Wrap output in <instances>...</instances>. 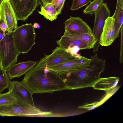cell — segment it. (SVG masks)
<instances>
[{
  "instance_id": "cell-9",
  "label": "cell",
  "mask_w": 123,
  "mask_h": 123,
  "mask_svg": "<svg viewBox=\"0 0 123 123\" xmlns=\"http://www.w3.org/2000/svg\"><path fill=\"white\" fill-rule=\"evenodd\" d=\"M57 44L72 55L78 56L80 50L91 49L87 43L64 34L56 42Z\"/></svg>"
},
{
  "instance_id": "cell-1",
  "label": "cell",
  "mask_w": 123,
  "mask_h": 123,
  "mask_svg": "<svg viewBox=\"0 0 123 123\" xmlns=\"http://www.w3.org/2000/svg\"><path fill=\"white\" fill-rule=\"evenodd\" d=\"M21 81L32 94L67 90L66 84L59 74L47 67H34L25 74Z\"/></svg>"
},
{
  "instance_id": "cell-14",
  "label": "cell",
  "mask_w": 123,
  "mask_h": 123,
  "mask_svg": "<svg viewBox=\"0 0 123 123\" xmlns=\"http://www.w3.org/2000/svg\"><path fill=\"white\" fill-rule=\"evenodd\" d=\"M115 33L114 19L112 16H110L105 21L100 37V45L108 46L111 45L115 40Z\"/></svg>"
},
{
  "instance_id": "cell-17",
  "label": "cell",
  "mask_w": 123,
  "mask_h": 123,
  "mask_svg": "<svg viewBox=\"0 0 123 123\" xmlns=\"http://www.w3.org/2000/svg\"><path fill=\"white\" fill-rule=\"evenodd\" d=\"M114 19L115 38L118 37L123 22V0H117L116 6L112 16Z\"/></svg>"
},
{
  "instance_id": "cell-28",
  "label": "cell",
  "mask_w": 123,
  "mask_h": 123,
  "mask_svg": "<svg viewBox=\"0 0 123 123\" xmlns=\"http://www.w3.org/2000/svg\"><path fill=\"white\" fill-rule=\"evenodd\" d=\"M39 1L41 4V2H42V5L44 6H45L48 4L46 0H39Z\"/></svg>"
},
{
  "instance_id": "cell-2",
  "label": "cell",
  "mask_w": 123,
  "mask_h": 123,
  "mask_svg": "<svg viewBox=\"0 0 123 123\" xmlns=\"http://www.w3.org/2000/svg\"><path fill=\"white\" fill-rule=\"evenodd\" d=\"M89 65L84 68L59 73L65 83L67 90H74L92 87L100 78L105 68V59L96 54L90 56Z\"/></svg>"
},
{
  "instance_id": "cell-21",
  "label": "cell",
  "mask_w": 123,
  "mask_h": 123,
  "mask_svg": "<svg viewBox=\"0 0 123 123\" xmlns=\"http://www.w3.org/2000/svg\"><path fill=\"white\" fill-rule=\"evenodd\" d=\"M103 2L104 0H93L83 11L84 13L92 15L97 10Z\"/></svg>"
},
{
  "instance_id": "cell-8",
  "label": "cell",
  "mask_w": 123,
  "mask_h": 123,
  "mask_svg": "<svg viewBox=\"0 0 123 123\" xmlns=\"http://www.w3.org/2000/svg\"><path fill=\"white\" fill-rule=\"evenodd\" d=\"M14 10L17 21L26 20L41 4L39 0H9Z\"/></svg>"
},
{
  "instance_id": "cell-30",
  "label": "cell",
  "mask_w": 123,
  "mask_h": 123,
  "mask_svg": "<svg viewBox=\"0 0 123 123\" xmlns=\"http://www.w3.org/2000/svg\"><path fill=\"white\" fill-rule=\"evenodd\" d=\"M59 0H53L52 3H51L54 6L56 4Z\"/></svg>"
},
{
  "instance_id": "cell-4",
  "label": "cell",
  "mask_w": 123,
  "mask_h": 123,
  "mask_svg": "<svg viewBox=\"0 0 123 123\" xmlns=\"http://www.w3.org/2000/svg\"><path fill=\"white\" fill-rule=\"evenodd\" d=\"M13 36L16 47L20 54L27 53L35 43L36 34L31 23L18 27L13 32Z\"/></svg>"
},
{
  "instance_id": "cell-15",
  "label": "cell",
  "mask_w": 123,
  "mask_h": 123,
  "mask_svg": "<svg viewBox=\"0 0 123 123\" xmlns=\"http://www.w3.org/2000/svg\"><path fill=\"white\" fill-rule=\"evenodd\" d=\"M37 63L32 61L19 62L11 65L6 70L10 79L19 78L33 68Z\"/></svg>"
},
{
  "instance_id": "cell-5",
  "label": "cell",
  "mask_w": 123,
  "mask_h": 123,
  "mask_svg": "<svg viewBox=\"0 0 123 123\" xmlns=\"http://www.w3.org/2000/svg\"><path fill=\"white\" fill-rule=\"evenodd\" d=\"M19 54L15 47L13 32L6 33L0 43V55L4 69L6 70L11 65L16 63Z\"/></svg>"
},
{
  "instance_id": "cell-27",
  "label": "cell",
  "mask_w": 123,
  "mask_h": 123,
  "mask_svg": "<svg viewBox=\"0 0 123 123\" xmlns=\"http://www.w3.org/2000/svg\"><path fill=\"white\" fill-rule=\"evenodd\" d=\"M5 34L0 29V43L4 38Z\"/></svg>"
},
{
  "instance_id": "cell-16",
  "label": "cell",
  "mask_w": 123,
  "mask_h": 123,
  "mask_svg": "<svg viewBox=\"0 0 123 123\" xmlns=\"http://www.w3.org/2000/svg\"><path fill=\"white\" fill-rule=\"evenodd\" d=\"M119 78L112 77L100 78L93 85L95 89L109 91L115 88L119 81Z\"/></svg>"
},
{
  "instance_id": "cell-26",
  "label": "cell",
  "mask_w": 123,
  "mask_h": 123,
  "mask_svg": "<svg viewBox=\"0 0 123 123\" xmlns=\"http://www.w3.org/2000/svg\"><path fill=\"white\" fill-rule=\"evenodd\" d=\"M0 29L2 31L5 33L8 32L6 24L4 20L0 18Z\"/></svg>"
},
{
  "instance_id": "cell-34",
  "label": "cell",
  "mask_w": 123,
  "mask_h": 123,
  "mask_svg": "<svg viewBox=\"0 0 123 123\" xmlns=\"http://www.w3.org/2000/svg\"><path fill=\"white\" fill-rule=\"evenodd\" d=\"M1 94V92H0V95Z\"/></svg>"
},
{
  "instance_id": "cell-22",
  "label": "cell",
  "mask_w": 123,
  "mask_h": 123,
  "mask_svg": "<svg viewBox=\"0 0 123 123\" xmlns=\"http://www.w3.org/2000/svg\"><path fill=\"white\" fill-rule=\"evenodd\" d=\"M18 99L11 90L0 95V105L6 104L13 102Z\"/></svg>"
},
{
  "instance_id": "cell-20",
  "label": "cell",
  "mask_w": 123,
  "mask_h": 123,
  "mask_svg": "<svg viewBox=\"0 0 123 123\" xmlns=\"http://www.w3.org/2000/svg\"><path fill=\"white\" fill-rule=\"evenodd\" d=\"M6 70L3 68H0V92L8 88L10 81Z\"/></svg>"
},
{
  "instance_id": "cell-6",
  "label": "cell",
  "mask_w": 123,
  "mask_h": 123,
  "mask_svg": "<svg viewBox=\"0 0 123 123\" xmlns=\"http://www.w3.org/2000/svg\"><path fill=\"white\" fill-rule=\"evenodd\" d=\"M53 52L51 54L45 55L41 59L36 66L40 68L48 67L73 60L80 56L73 55L59 46L56 48Z\"/></svg>"
},
{
  "instance_id": "cell-13",
  "label": "cell",
  "mask_w": 123,
  "mask_h": 123,
  "mask_svg": "<svg viewBox=\"0 0 123 123\" xmlns=\"http://www.w3.org/2000/svg\"><path fill=\"white\" fill-rule=\"evenodd\" d=\"M8 88L17 98L21 99L32 106H35L32 94L22 81H10Z\"/></svg>"
},
{
  "instance_id": "cell-33",
  "label": "cell",
  "mask_w": 123,
  "mask_h": 123,
  "mask_svg": "<svg viewBox=\"0 0 123 123\" xmlns=\"http://www.w3.org/2000/svg\"><path fill=\"white\" fill-rule=\"evenodd\" d=\"M2 0H0V4Z\"/></svg>"
},
{
  "instance_id": "cell-29",
  "label": "cell",
  "mask_w": 123,
  "mask_h": 123,
  "mask_svg": "<svg viewBox=\"0 0 123 123\" xmlns=\"http://www.w3.org/2000/svg\"><path fill=\"white\" fill-rule=\"evenodd\" d=\"M33 26L34 28H38L40 27V26L39 25L38 23H34Z\"/></svg>"
},
{
  "instance_id": "cell-3",
  "label": "cell",
  "mask_w": 123,
  "mask_h": 123,
  "mask_svg": "<svg viewBox=\"0 0 123 123\" xmlns=\"http://www.w3.org/2000/svg\"><path fill=\"white\" fill-rule=\"evenodd\" d=\"M53 114L51 111H42L18 98L11 103L0 105V115L2 116L48 117Z\"/></svg>"
},
{
  "instance_id": "cell-23",
  "label": "cell",
  "mask_w": 123,
  "mask_h": 123,
  "mask_svg": "<svg viewBox=\"0 0 123 123\" xmlns=\"http://www.w3.org/2000/svg\"><path fill=\"white\" fill-rule=\"evenodd\" d=\"M92 0H73L70 9L72 10H77L85 6Z\"/></svg>"
},
{
  "instance_id": "cell-32",
  "label": "cell",
  "mask_w": 123,
  "mask_h": 123,
  "mask_svg": "<svg viewBox=\"0 0 123 123\" xmlns=\"http://www.w3.org/2000/svg\"><path fill=\"white\" fill-rule=\"evenodd\" d=\"M47 3H51L52 2L53 0H46Z\"/></svg>"
},
{
  "instance_id": "cell-10",
  "label": "cell",
  "mask_w": 123,
  "mask_h": 123,
  "mask_svg": "<svg viewBox=\"0 0 123 123\" xmlns=\"http://www.w3.org/2000/svg\"><path fill=\"white\" fill-rule=\"evenodd\" d=\"M90 58L80 55L76 58L56 65L48 67L49 69L60 73L81 68L89 65Z\"/></svg>"
},
{
  "instance_id": "cell-11",
  "label": "cell",
  "mask_w": 123,
  "mask_h": 123,
  "mask_svg": "<svg viewBox=\"0 0 123 123\" xmlns=\"http://www.w3.org/2000/svg\"><path fill=\"white\" fill-rule=\"evenodd\" d=\"M0 18L6 22L8 32H13L18 27L15 12L9 0H2L0 4Z\"/></svg>"
},
{
  "instance_id": "cell-24",
  "label": "cell",
  "mask_w": 123,
  "mask_h": 123,
  "mask_svg": "<svg viewBox=\"0 0 123 123\" xmlns=\"http://www.w3.org/2000/svg\"><path fill=\"white\" fill-rule=\"evenodd\" d=\"M121 32V43H120V53L119 58V62L120 63H122L123 62V24L122 25L120 30Z\"/></svg>"
},
{
  "instance_id": "cell-25",
  "label": "cell",
  "mask_w": 123,
  "mask_h": 123,
  "mask_svg": "<svg viewBox=\"0 0 123 123\" xmlns=\"http://www.w3.org/2000/svg\"><path fill=\"white\" fill-rule=\"evenodd\" d=\"M65 0H59L56 4L54 6L58 15L61 14L63 6Z\"/></svg>"
},
{
  "instance_id": "cell-18",
  "label": "cell",
  "mask_w": 123,
  "mask_h": 123,
  "mask_svg": "<svg viewBox=\"0 0 123 123\" xmlns=\"http://www.w3.org/2000/svg\"><path fill=\"white\" fill-rule=\"evenodd\" d=\"M64 34L87 43L91 49L93 48L96 42L92 33H86L72 34L65 31Z\"/></svg>"
},
{
  "instance_id": "cell-19",
  "label": "cell",
  "mask_w": 123,
  "mask_h": 123,
  "mask_svg": "<svg viewBox=\"0 0 123 123\" xmlns=\"http://www.w3.org/2000/svg\"><path fill=\"white\" fill-rule=\"evenodd\" d=\"M38 12L47 19L51 21L55 20L58 15L54 6L51 3H48L44 6L41 5L40 11Z\"/></svg>"
},
{
  "instance_id": "cell-31",
  "label": "cell",
  "mask_w": 123,
  "mask_h": 123,
  "mask_svg": "<svg viewBox=\"0 0 123 123\" xmlns=\"http://www.w3.org/2000/svg\"><path fill=\"white\" fill-rule=\"evenodd\" d=\"M3 68L2 66L1 58L0 55V68Z\"/></svg>"
},
{
  "instance_id": "cell-7",
  "label": "cell",
  "mask_w": 123,
  "mask_h": 123,
  "mask_svg": "<svg viewBox=\"0 0 123 123\" xmlns=\"http://www.w3.org/2000/svg\"><path fill=\"white\" fill-rule=\"evenodd\" d=\"M94 14L95 17L92 32L96 42L93 48V52L96 53L100 45V37L105 21L110 16L111 12L106 3H103Z\"/></svg>"
},
{
  "instance_id": "cell-12",
  "label": "cell",
  "mask_w": 123,
  "mask_h": 123,
  "mask_svg": "<svg viewBox=\"0 0 123 123\" xmlns=\"http://www.w3.org/2000/svg\"><path fill=\"white\" fill-rule=\"evenodd\" d=\"M65 31L72 34L92 33L91 28L80 17L70 16L64 22Z\"/></svg>"
}]
</instances>
